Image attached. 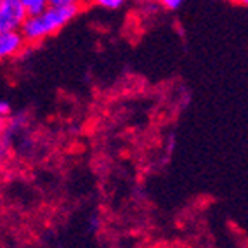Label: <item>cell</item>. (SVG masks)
Returning <instances> with one entry per match:
<instances>
[{
    "label": "cell",
    "mask_w": 248,
    "mask_h": 248,
    "mask_svg": "<svg viewBox=\"0 0 248 248\" xmlns=\"http://www.w3.org/2000/svg\"><path fill=\"white\" fill-rule=\"evenodd\" d=\"M95 5H99L103 9H109V11H115V9H120L122 5L127 2V0H92Z\"/></svg>",
    "instance_id": "5"
},
{
    "label": "cell",
    "mask_w": 248,
    "mask_h": 248,
    "mask_svg": "<svg viewBox=\"0 0 248 248\" xmlns=\"http://www.w3.org/2000/svg\"><path fill=\"white\" fill-rule=\"evenodd\" d=\"M26 17L21 0H0V31L21 30Z\"/></svg>",
    "instance_id": "2"
},
{
    "label": "cell",
    "mask_w": 248,
    "mask_h": 248,
    "mask_svg": "<svg viewBox=\"0 0 248 248\" xmlns=\"http://www.w3.org/2000/svg\"><path fill=\"white\" fill-rule=\"evenodd\" d=\"M226 2H240V4H248V0H226Z\"/></svg>",
    "instance_id": "9"
},
{
    "label": "cell",
    "mask_w": 248,
    "mask_h": 248,
    "mask_svg": "<svg viewBox=\"0 0 248 248\" xmlns=\"http://www.w3.org/2000/svg\"><path fill=\"white\" fill-rule=\"evenodd\" d=\"M0 167H2V158H0Z\"/></svg>",
    "instance_id": "10"
},
{
    "label": "cell",
    "mask_w": 248,
    "mask_h": 248,
    "mask_svg": "<svg viewBox=\"0 0 248 248\" xmlns=\"http://www.w3.org/2000/svg\"><path fill=\"white\" fill-rule=\"evenodd\" d=\"M21 4L25 7L26 16H37L49 7V0H21Z\"/></svg>",
    "instance_id": "4"
},
{
    "label": "cell",
    "mask_w": 248,
    "mask_h": 248,
    "mask_svg": "<svg viewBox=\"0 0 248 248\" xmlns=\"http://www.w3.org/2000/svg\"><path fill=\"white\" fill-rule=\"evenodd\" d=\"M26 46H28V42L25 40L19 30L0 31V61L17 58Z\"/></svg>",
    "instance_id": "3"
},
{
    "label": "cell",
    "mask_w": 248,
    "mask_h": 248,
    "mask_svg": "<svg viewBox=\"0 0 248 248\" xmlns=\"http://www.w3.org/2000/svg\"><path fill=\"white\" fill-rule=\"evenodd\" d=\"M83 0H49V5L54 7H82Z\"/></svg>",
    "instance_id": "6"
},
{
    "label": "cell",
    "mask_w": 248,
    "mask_h": 248,
    "mask_svg": "<svg viewBox=\"0 0 248 248\" xmlns=\"http://www.w3.org/2000/svg\"><path fill=\"white\" fill-rule=\"evenodd\" d=\"M11 115V104L7 101H0V118H5V116Z\"/></svg>",
    "instance_id": "8"
},
{
    "label": "cell",
    "mask_w": 248,
    "mask_h": 248,
    "mask_svg": "<svg viewBox=\"0 0 248 248\" xmlns=\"http://www.w3.org/2000/svg\"><path fill=\"white\" fill-rule=\"evenodd\" d=\"M156 2L163 9H167V11H177L184 4V0H156Z\"/></svg>",
    "instance_id": "7"
},
{
    "label": "cell",
    "mask_w": 248,
    "mask_h": 248,
    "mask_svg": "<svg viewBox=\"0 0 248 248\" xmlns=\"http://www.w3.org/2000/svg\"><path fill=\"white\" fill-rule=\"evenodd\" d=\"M80 7H49L37 16H28L21 26V33L28 44H38L44 38L56 35L78 14Z\"/></svg>",
    "instance_id": "1"
}]
</instances>
